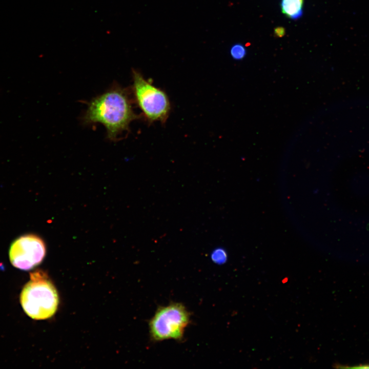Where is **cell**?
<instances>
[{
  "mask_svg": "<svg viewBox=\"0 0 369 369\" xmlns=\"http://www.w3.org/2000/svg\"><path fill=\"white\" fill-rule=\"evenodd\" d=\"M138 116L134 113L127 91L113 87L92 99L84 116L86 124L99 123L107 131V137L115 140Z\"/></svg>",
  "mask_w": 369,
  "mask_h": 369,
  "instance_id": "cell-1",
  "label": "cell"
},
{
  "mask_svg": "<svg viewBox=\"0 0 369 369\" xmlns=\"http://www.w3.org/2000/svg\"><path fill=\"white\" fill-rule=\"evenodd\" d=\"M30 277L20 296L24 311L35 320L51 317L55 313L58 304V296L55 286L42 271L30 273Z\"/></svg>",
  "mask_w": 369,
  "mask_h": 369,
  "instance_id": "cell-2",
  "label": "cell"
},
{
  "mask_svg": "<svg viewBox=\"0 0 369 369\" xmlns=\"http://www.w3.org/2000/svg\"><path fill=\"white\" fill-rule=\"evenodd\" d=\"M132 91L136 103L149 123H165L171 105L167 94L146 80L138 71L132 70Z\"/></svg>",
  "mask_w": 369,
  "mask_h": 369,
  "instance_id": "cell-3",
  "label": "cell"
},
{
  "mask_svg": "<svg viewBox=\"0 0 369 369\" xmlns=\"http://www.w3.org/2000/svg\"><path fill=\"white\" fill-rule=\"evenodd\" d=\"M190 322V315L185 306L173 303L159 308L149 322L152 340H180Z\"/></svg>",
  "mask_w": 369,
  "mask_h": 369,
  "instance_id": "cell-4",
  "label": "cell"
},
{
  "mask_svg": "<svg viewBox=\"0 0 369 369\" xmlns=\"http://www.w3.org/2000/svg\"><path fill=\"white\" fill-rule=\"evenodd\" d=\"M45 244L42 238L33 234L22 236L15 239L9 250L12 265L28 271L39 264L46 255Z\"/></svg>",
  "mask_w": 369,
  "mask_h": 369,
  "instance_id": "cell-5",
  "label": "cell"
},
{
  "mask_svg": "<svg viewBox=\"0 0 369 369\" xmlns=\"http://www.w3.org/2000/svg\"><path fill=\"white\" fill-rule=\"evenodd\" d=\"M303 0H281L282 13L288 18L297 19L303 14Z\"/></svg>",
  "mask_w": 369,
  "mask_h": 369,
  "instance_id": "cell-6",
  "label": "cell"
},
{
  "mask_svg": "<svg viewBox=\"0 0 369 369\" xmlns=\"http://www.w3.org/2000/svg\"><path fill=\"white\" fill-rule=\"evenodd\" d=\"M211 258L213 262L218 264H222L228 260V254L223 248H217L212 251Z\"/></svg>",
  "mask_w": 369,
  "mask_h": 369,
  "instance_id": "cell-7",
  "label": "cell"
},
{
  "mask_svg": "<svg viewBox=\"0 0 369 369\" xmlns=\"http://www.w3.org/2000/svg\"><path fill=\"white\" fill-rule=\"evenodd\" d=\"M230 54L233 58L236 60H241L246 55V49L245 47L240 44L233 45L230 49Z\"/></svg>",
  "mask_w": 369,
  "mask_h": 369,
  "instance_id": "cell-8",
  "label": "cell"
},
{
  "mask_svg": "<svg viewBox=\"0 0 369 369\" xmlns=\"http://www.w3.org/2000/svg\"><path fill=\"white\" fill-rule=\"evenodd\" d=\"M274 33L277 37H282L285 33V31L284 28L282 27H278L275 28Z\"/></svg>",
  "mask_w": 369,
  "mask_h": 369,
  "instance_id": "cell-9",
  "label": "cell"
}]
</instances>
